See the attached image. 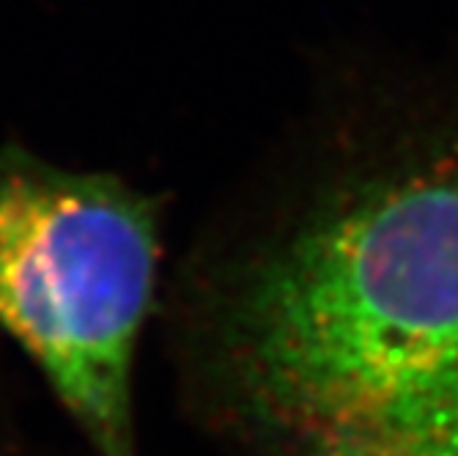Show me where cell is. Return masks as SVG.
I'll return each mask as SVG.
<instances>
[{"instance_id":"3957f363","label":"cell","mask_w":458,"mask_h":456,"mask_svg":"<svg viewBox=\"0 0 458 456\" xmlns=\"http://www.w3.org/2000/svg\"><path fill=\"white\" fill-rule=\"evenodd\" d=\"M0 456H91L74 432L64 424L61 432H50L12 399L0 396Z\"/></svg>"},{"instance_id":"7a4b0ae2","label":"cell","mask_w":458,"mask_h":456,"mask_svg":"<svg viewBox=\"0 0 458 456\" xmlns=\"http://www.w3.org/2000/svg\"><path fill=\"white\" fill-rule=\"evenodd\" d=\"M157 251L140 193L0 154V327L91 456H143L135 360Z\"/></svg>"},{"instance_id":"6da1fadb","label":"cell","mask_w":458,"mask_h":456,"mask_svg":"<svg viewBox=\"0 0 458 456\" xmlns=\"http://www.w3.org/2000/svg\"><path fill=\"white\" fill-rule=\"evenodd\" d=\"M316 176L203 308L187 407L297 453L458 429V39L368 61Z\"/></svg>"},{"instance_id":"277c9868","label":"cell","mask_w":458,"mask_h":456,"mask_svg":"<svg viewBox=\"0 0 458 456\" xmlns=\"http://www.w3.org/2000/svg\"><path fill=\"white\" fill-rule=\"evenodd\" d=\"M294 456H458V432L426 437H321Z\"/></svg>"}]
</instances>
